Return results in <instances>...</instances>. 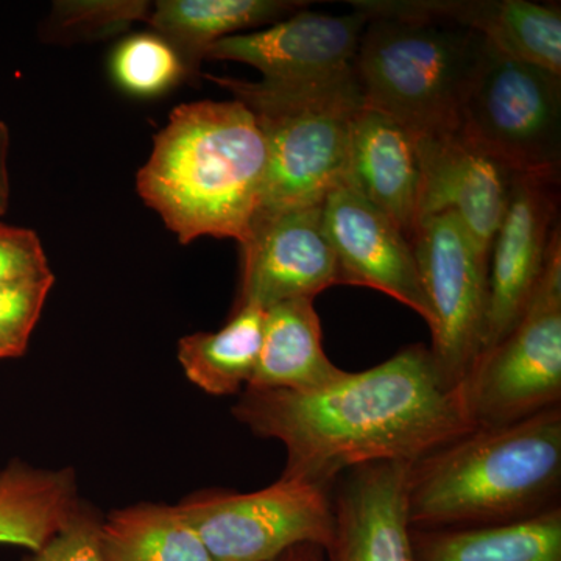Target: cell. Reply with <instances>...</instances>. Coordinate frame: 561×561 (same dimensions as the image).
Instances as JSON below:
<instances>
[{"label":"cell","instance_id":"6da1fadb","mask_svg":"<svg viewBox=\"0 0 561 561\" xmlns=\"http://www.w3.org/2000/svg\"><path fill=\"white\" fill-rule=\"evenodd\" d=\"M231 412L257 437L283 443V478L327 490L360 465L413 463L476 430L465 386L449 382L421 343L324 389H245Z\"/></svg>","mask_w":561,"mask_h":561},{"label":"cell","instance_id":"7a4b0ae2","mask_svg":"<svg viewBox=\"0 0 561 561\" xmlns=\"http://www.w3.org/2000/svg\"><path fill=\"white\" fill-rule=\"evenodd\" d=\"M267 147L239 101L183 103L153 138L136 187L181 245L202 236L242 245L261 206Z\"/></svg>","mask_w":561,"mask_h":561},{"label":"cell","instance_id":"3957f363","mask_svg":"<svg viewBox=\"0 0 561 561\" xmlns=\"http://www.w3.org/2000/svg\"><path fill=\"white\" fill-rule=\"evenodd\" d=\"M561 405L507 426L472 430L413 461L412 529H471L523 522L559 507Z\"/></svg>","mask_w":561,"mask_h":561},{"label":"cell","instance_id":"277c9868","mask_svg":"<svg viewBox=\"0 0 561 561\" xmlns=\"http://www.w3.org/2000/svg\"><path fill=\"white\" fill-rule=\"evenodd\" d=\"M253 113L267 147L260 214L308 208L346 181L351 125L364 106L356 72L305 87L206 76Z\"/></svg>","mask_w":561,"mask_h":561},{"label":"cell","instance_id":"5b68a950","mask_svg":"<svg viewBox=\"0 0 561 561\" xmlns=\"http://www.w3.org/2000/svg\"><path fill=\"white\" fill-rule=\"evenodd\" d=\"M478 33L442 22L368 18L354 72L364 103L416 136L459 128L485 58Z\"/></svg>","mask_w":561,"mask_h":561},{"label":"cell","instance_id":"8992f818","mask_svg":"<svg viewBox=\"0 0 561 561\" xmlns=\"http://www.w3.org/2000/svg\"><path fill=\"white\" fill-rule=\"evenodd\" d=\"M465 391L479 430L507 426L561 405V234L523 319L483 354Z\"/></svg>","mask_w":561,"mask_h":561},{"label":"cell","instance_id":"52a82bcc","mask_svg":"<svg viewBox=\"0 0 561 561\" xmlns=\"http://www.w3.org/2000/svg\"><path fill=\"white\" fill-rule=\"evenodd\" d=\"M460 127L513 173L560 175L561 76L489 44Z\"/></svg>","mask_w":561,"mask_h":561},{"label":"cell","instance_id":"ba28073f","mask_svg":"<svg viewBox=\"0 0 561 561\" xmlns=\"http://www.w3.org/2000/svg\"><path fill=\"white\" fill-rule=\"evenodd\" d=\"M176 507L214 561H272L297 546L327 551L334 537L331 490L280 478L251 493L208 490Z\"/></svg>","mask_w":561,"mask_h":561},{"label":"cell","instance_id":"9c48e42d","mask_svg":"<svg viewBox=\"0 0 561 561\" xmlns=\"http://www.w3.org/2000/svg\"><path fill=\"white\" fill-rule=\"evenodd\" d=\"M412 247L432 313V356L449 382L465 386L483 353L489 261L451 213L420 220Z\"/></svg>","mask_w":561,"mask_h":561},{"label":"cell","instance_id":"30bf717a","mask_svg":"<svg viewBox=\"0 0 561 561\" xmlns=\"http://www.w3.org/2000/svg\"><path fill=\"white\" fill-rule=\"evenodd\" d=\"M560 234V175L516 173L490 251L482 356L523 319Z\"/></svg>","mask_w":561,"mask_h":561},{"label":"cell","instance_id":"8fae6325","mask_svg":"<svg viewBox=\"0 0 561 561\" xmlns=\"http://www.w3.org/2000/svg\"><path fill=\"white\" fill-rule=\"evenodd\" d=\"M416 151L419 221L438 214H454L489 261L516 173L461 127L416 136Z\"/></svg>","mask_w":561,"mask_h":561},{"label":"cell","instance_id":"7c38bea8","mask_svg":"<svg viewBox=\"0 0 561 561\" xmlns=\"http://www.w3.org/2000/svg\"><path fill=\"white\" fill-rule=\"evenodd\" d=\"M241 286L234 308L268 309L342 284L324 232L321 205L260 214L241 245Z\"/></svg>","mask_w":561,"mask_h":561},{"label":"cell","instance_id":"4fadbf2b","mask_svg":"<svg viewBox=\"0 0 561 561\" xmlns=\"http://www.w3.org/2000/svg\"><path fill=\"white\" fill-rule=\"evenodd\" d=\"M367 22L359 11L334 16L302 9L264 31L217 41L206 58L245 62L276 87L323 83L354 73Z\"/></svg>","mask_w":561,"mask_h":561},{"label":"cell","instance_id":"5bb4252c","mask_svg":"<svg viewBox=\"0 0 561 561\" xmlns=\"http://www.w3.org/2000/svg\"><path fill=\"white\" fill-rule=\"evenodd\" d=\"M321 217L342 284L382 291L430 327L432 313L412 241L394 221L345 183L324 197Z\"/></svg>","mask_w":561,"mask_h":561},{"label":"cell","instance_id":"9a60e30c","mask_svg":"<svg viewBox=\"0 0 561 561\" xmlns=\"http://www.w3.org/2000/svg\"><path fill=\"white\" fill-rule=\"evenodd\" d=\"M408 461H376L332 485L334 537L324 561H416L408 513Z\"/></svg>","mask_w":561,"mask_h":561},{"label":"cell","instance_id":"2e32d148","mask_svg":"<svg viewBox=\"0 0 561 561\" xmlns=\"http://www.w3.org/2000/svg\"><path fill=\"white\" fill-rule=\"evenodd\" d=\"M367 18H409L456 25L481 35L507 57L561 76L559 3L530 0H351Z\"/></svg>","mask_w":561,"mask_h":561},{"label":"cell","instance_id":"e0dca14e","mask_svg":"<svg viewBox=\"0 0 561 561\" xmlns=\"http://www.w3.org/2000/svg\"><path fill=\"white\" fill-rule=\"evenodd\" d=\"M345 184L381 209L412 241L420 192L415 133L364 103L351 125Z\"/></svg>","mask_w":561,"mask_h":561},{"label":"cell","instance_id":"ac0fdd59","mask_svg":"<svg viewBox=\"0 0 561 561\" xmlns=\"http://www.w3.org/2000/svg\"><path fill=\"white\" fill-rule=\"evenodd\" d=\"M343 373L324 353L320 317L311 298L265 309L260 356L245 389L305 393L331 386Z\"/></svg>","mask_w":561,"mask_h":561},{"label":"cell","instance_id":"d6986e66","mask_svg":"<svg viewBox=\"0 0 561 561\" xmlns=\"http://www.w3.org/2000/svg\"><path fill=\"white\" fill-rule=\"evenodd\" d=\"M306 5L297 0H160L147 22L171 44L192 80L217 41L276 24Z\"/></svg>","mask_w":561,"mask_h":561},{"label":"cell","instance_id":"ffe728a7","mask_svg":"<svg viewBox=\"0 0 561 561\" xmlns=\"http://www.w3.org/2000/svg\"><path fill=\"white\" fill-rule=\"evenodd\" d=\"M76 471L13 460L0 471V545L38 552L80 504Z\"/></svg>","mask_w":561,"mask_h":561},{"label":"cell","instance_id":"44dd1931","mask_svg":"<svg viewBox=\"0 0 561 561\" xmlns=\"http://www.w3.org/2000/svg\"><path fill=\"white\" fill-rule=\"evenodd\" d=\"M416 561H561V507L500 526L412 529Z\"/></svg>","mask_w":561,"mask_h":561},{"label":"cell","instance_id":"7402d4cb","mask_svg":"<svg viewBox=\"0 0 561 561\" xmlns=\"http://www.w3.org/2000/svg\"><path fill=\"white\" fill-rule=\"evenodd\" d=\"M265 309L243 305L232 309L219 331L195 332L179 342L184 375L213 397L238 394L249 386L260 356Z\"/></svg>","mask_w":561,"mask_h":561},{"label":"cell","instance_id":"603a6c76","mask_svg":"<svg viewBox=\"0 0 561 561\" xmlns=\"http://www.w3.org/2000/svg\"><path fill=\"white\" fill-rule=\"evenodd\" d=\"M103 561H214L176 505L117 508L102 522Z\"/></svg>","mask_w":561,"mask_h":561},{"label":"cell","instance_id":"cb8c5ba5","mask_svg":"<svg viewBox=\"0 0 561 561\" xmlns=\"http://www.w3.org/2000/svg\"><path fill=\"white\" fill-rule=\"evenodd\" d=\"M114 81L136 98H157L186 80V69L168 41L147 32L128 36L111 57Z\"/></svg>","mask_w":561,"mask_h":561},{"label":"cell","instance_id":"d4e9b609","mask_svg":"<svg viewBox=\"0 0 561 561\" xmlns=\"http://www.w3.org/2000/svg\"><path fill=\"white\" fill-rule=\"evenodd\" d=\"M144 0H60L51 7L47 32L51 39H102L149 20Z\"/></svg>","mask_w":561,"mask_h":561},{"label":"cell","instance_id":"484cf974","mask_svg":"<svg viewBox=\"0 0 561 561\" xmlns=\"http://www.w3.org/2000/svg\"><path fill=\"white\" fill-rule=\"evenodd\" d=\"M55 275L27 283L0 286V346L10 359L24 356Z\"/></svg>","mask_w":561,"mask_h":561},{"label":"cell","instance_id":"4316f807","mask_svg":"<svg viewBox=\"0 0 561 561\" xmlns=\"http://www.w3.org/2000/svg\"><path fill=\"white\" fill-rule=\"evenodd\" d=\"M101 529L98 513L80 501L61 530L25 561H103Z\"/></svg>","mask_w":561,"mask_h":561},{"label":"cell","instance_id":"83f0119b","mask_svg":"<svg viewBox=\"0 0 561 561\" xmlns=\"http://www.w3.org/2000/svg\"><path fill=\"white\" fill-rule=\"evenodd\" d=\"M51 275L54 273L38 234L27 228L0 224V286Z\"/></svg>","mask_w":561,"mask_h":561},{"label":"cell","instance_id":"f1b7e54d","mask_svg":"<svg viewBox=\"0 0 561 561\" xmlns=\"http://www.w3.org/2000/svg\"><path fill=\"white\" fill-rule=\"evenodd\" d=\"M10 131L5 122L0 121V217L5 216L10 205L9 158Z\"/></svg>","mask_w":561,"mask_h":561},{"label":"cell","instance_id":"f546056e","mask_svg":"<svg viewBox=\"0 0 561 561\" xmlns=\"http://www.w3.org/2000/svg\"><path fill=\"white\" fill-rule=\"evenodd\" d=\"M272 561H324V551L319 546L302 545L280 553Z\"/></svg>","mask_w":561,"mask_h":561},{"label":"cell","instance_id":"4dcf8cb0","mask_svg":"<svg viewBox=\"0 0 561 561\" xmlns=\"http://www.w3.org/2000/svg\"><path fill=\"white\" fill-rule=\"evenodd\" d=\"M2 359H10V354L0 346V360Z\"/></svg>","mask_w":561,"mask_h":561}]
</instances>
